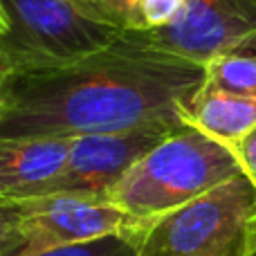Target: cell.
Returning <instances> with one entry per match:
<instances>
[{"mask_svg":"<svg viewBox=\"0 0 256 256\" xmlns=\"http://www.w3.org/2000/svg\"><path fill=\"white\" fill-rule=\"evenodd\" d=\"M32 256H137V240L132 230L122 232V234L104 236V238L90 240V243L68 245V248L48 250Z\"/></svg>","mask_w":256,"mask_h":256,"instance_id":"obj_11","label":"cell"},{"mask_svg":"<svg viewBox=\"0 0 256 256\" xmlns=\"http://www.w3.org/2000/svg\"><path fill=\"white\" fill-rule=\"evenodd\" d=\"M7 32L0 34V66L9 74L45 72L79 63L122 36L84 0H0Z\"/></svg>","mask_w":256,"mask_h":256,"instance_id":"obj_3","label":"cell"},{"mask_svg":"<svg viewBox=\"0 0 256 256\" xmlns=\"http://www.w3.org/2000/svg\"><path fill=\"white\" fill-rule=\"evenodd\" d=\"M256 184L248 173L132 227L137 256H250Z\"/></svg>","mask_w":256,"mask_h":256,"instance_id":"obj_4","label":"cell"},{"mask_svg":"<svg viewBox=\"0 0 256 256\" xmlns=\"http://www.w3.org/2000/svg\"><path fill=\"white\" fill-rule=\"evenodd\" d=\"M162 52L207 63L256 32V0H189L162 30H135Z\"/></svg>","mask_w":256,"mask_h":256,"instance_id":"obj_7","label":"cell"},{"mask_svg":"<svg viewBox=\"0 0 256 256\" xmlns=\"http://www.w3.org/2000/svg\"><path fill=\"white\" fill-rule=\"evenodd\" d=\"M250 256H256V230H254V238H252V252H250Z\"/></svg>","mask_w":256,"mask_h":256,"instance_id":"obj_18","label":"cell"},{"mask_svg":"<svg viewBox=\"0 0 256 256\" xmlns=\"http://www.w3.org/2000/svg\"><path fill=\"white\" fill-rule=\"evenodd\" d=\"M204 88L256 97V32L204 63Z\"/></svg>","mask_w":256,"mask_h":256,"instance_id":"obj_10","label":"cell"},{"mask_svg":"<svg viewBox=\"0 0 256 256\" xmlns=\"http://www.w3.org/2000/svg\"><path fill=\"white\" fill-rule=\"evenodd\" d=\"M22 236L18 227V209L0 200V256H20Z\"/></svg>","mask_w":256,"mask_h":256,"instance_id":"obj_14","label":"cell"},{"mask_svg":"<svg viewBox=\"0 0 256 256\" xmlns=\"http://www.w3.org/2000/svg\"><path fill=\"white\" fill-rule=\"evenodd\" d=\"M184 126L173 124H146L115 132H94V135L72 137V148L63 173L56 178L50 194L90 196L108 198L110 191L124 180V176L158 146L164 137Z\"/></svg>","mask_w":256,"mask_h":256,"instance_id":"obj_6","label":"cell"},{"mask_svg":"<svg viewBox=\"0 0 256 256\" xmlns=\"http://www.w3.org/2000/svg\"><path fill=\"white\" fill-rule=\"evenodd\" d=\"M72 137L0 140V200L25 202L43 198L63 173Z\"/></svg>","mask_w":256,"mask_h":256,"instance_id":"obj_8","label":"cell"},{"mask_svg":"<svg viewBox=\"0 0 256 256\" xmlns=\"http://www.w3.org/2000/svg\"><path fill=\"white\" fill-rule=\"evenodd\" d=\"M234 153H236V158H238L243 171L252 178L254 184H256V128L236 146Z\"/></svg>","mask_w":256,"mask_h":256,"instance_id":"obj_15","label":"cell"},{"mask_svg":"<svg viewBox=\"0 0 256 256\" xmlns=\"http://www.w3.org/2000/svg\"><path fill=\"white\" fill-rule=\"evenodd\" d=\"M240 173L245 171L230 146L184 126L153 146L108 200L142 222L173 212Z\"/></svg>","mask_w":256,"mask_h":256,"instance_id":"obj_2","label":"cell"},{"mask_svg":"<svg viewBox=\"0 0 256 256\" xmlns=\"http://www.w3.org/2000/svg\"><path fill=\"white\" fill-rule=\"evenodd\" d=\"M189 0H140L137 30H162L180 18Z\"/></svg>","mask_w":256,"mask_h":256,"instance_id":"obj_12","label":"cell"},{"mask_svg":"<svg viewBox=\"0 0 256 256\" xmlns=\"http://www.w3.org/2000/svg\"><path fill=\"white\" fill-rule=\"evenodd\" d=\"M7 79H9V72L4 70L2 66H0V92H2V88H4V84H7Z\"/></svg>","mask_w":256,"mask_h":256,"instance_id":"obj_16","label":"cell"},{"mask_svg":"<svg viewBox=\"0 0 256 256\" xmlns=\"http://www.w3.org/2000/svg\"><path fill=\"white\" fill-rule=\"evenodd\" d=\"M99 18L120 27V30H137V7L140 0H84Z\"/></svg>","mask_w":256,"mask_h":256,"instance_id":"obj_13","label":"cell"},{"mask_svg":"<svg viewBox=\"0 0 256 256\" xmlns=\"http://www.w3.org/2000/svg\"><path fill=\"white\" fill-rule=\"evenodd\" d=\"M4 32H7V18H4V12L0 7V34H4Z\"/></svg>","mask_w":256,"mask_h":256,"instance_id":"obj_17","label":"cell"},{"mask_svg":"<svg viewBox=\"0 0 256 256\" xmlns=\"http://www.w3.org/2000/svg\"><path fill=\"white\" fill-rule=\"evenodd\" d=\"M14 204L18 209V227L22 236L20 256L90 243L137 225L126 209L108 198L54 194Z\"/></svg>","mask_w":256,"mask_h":256,"instance_id":"obj_5","label":"cell"},{"mask_svg":"<svg viewBox=\"0 0 256 256\" xmlns=\"http://www.w3.org/2000/svg\"><path fill=\"white\" fill-rule=\"evenodd\" d=\"M204 66L162 52L135 30L66 68L9 74L0 92V140L81 137L146 124L189 126Z\"/></svg>","mask_w":256,"mask_h":256,"instance_id":"obj_1","label":"cell"},{"mask_svg":"<svg viewBox=\"0 0 256 256\" xmlns=\"http://www.w3.org/2000/svg\"><path fill=\"white\" fill-rule=\"evenodd\" d=\"M189 126L234 150L256 128V97H240L202 86L191 106Z\"/></svg>","mask_w":256,"mask_h":256,"instance_id":"obj_9","label":"cell"}]
</instances>
